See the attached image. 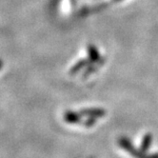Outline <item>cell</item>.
Segmentation results:
<instances>
[{
	"label": "cell",
	"instance_id": "obj_1",
	"mask_svg": "<svg viewBox=\"0 0 158 158\" xmlns=\"http://www.w3.org/2000/svg\"><path fill=\"white\" fill-rule=\"evenodd\" d=\"M118 144L122 149H124L126 152H128L131 156L134 158H147V152H143L141 150H137L134 147V145L131 142V140L128 137L122 136L118 139Z\"/></svg>",
	"mask_w": 158,
	"mask_h": 158
},
{
	"label": "cell",
	"instance_id": "obj_2",
	"mask_svg": "<svg viewBox=\"0 0 158 158\" xmlns=\"http://www.w3.org/2000/svg\"><path fill=\"white\" fill-rule=\"evenodd\" d=\"M82 116L87 117H94V118H101L106 114V111L103 109H86L80 111Z\"/></svg>",
	"mask_w": 158,
	"mask_h": 158
},
{
	"label": "cell",
	"instance_id": "obj_3",
	"mask_svg": "<svg viewBox=\"0 0 158 158\" xmlns=\"http://www.w3.org/2000/svg\"><path fill=\"white\" fill-rule=\"evenodd\" d=\"M64 120L69 124H79L82 122V115L80 112L77 114L74 111H67L64 115Z\"/></svg>",
	"mask_w": 158,
	"mask_h": 158
},
{
	"label": "cell",
	"instance_id": "obj_4",
	"mask_svg": "<svg viewBox=\"0 0 158 158\" xmlns=\"http://www.w3.org/2000/svg\"><path fill=\"white\" fill-rule=\"evenodd\" d=\"M152 142V135L151 133L145 134V136L143 137V140H142V143H141L140 150L143 152H147L149 151V149H150Z\"/></svg>",
	"mask_w": 158,
	"mask_h": 158
},
{
	"label": "cell",
	"instance_id": "obj_5",
	"mask_svg": "<svg viewBox=\"0 0 158 158\" xmlns=\"http://www.w3.org/2000/svg\"><path fill=\"white\" fill-rule=\"evenodd\" d=\"M96 119L97 118H94V117H87V119L85 121H83V126L84 127H87V128H91L93 127L95 122H96Z\"/></svg>",
	"mask_w": 158,
	"mask_h": 158
},
{
	"label": "cell",
	"instance_id": "obj_6",
	"mask_svg": "<svg viewBox=\"0 0 158 158\" xmlns=\"http://www.w3.org/2000/svg\"><path fill=\"white\" fill-rule=\"evenodd\" d=\"M147 158H158V152L157 153H152L147 155Z\"/></svg>",
	"mask_w": 158,
	"mask_h": 158
},
{
	"label": "cell",
	"instance_id": "obj_7",
	"mask_svg": "<svg viewBox=\"0 0 158 158\" xmlns=\"http://www.w3.org/2000/svg\"><path fill=\"white\" fill-rule=\"evenodd\" d=\"M0 68H1V62H0Z\"/></svg>",
	"mask_w": 158,
	"mask_h": 158
}]
</instances>
